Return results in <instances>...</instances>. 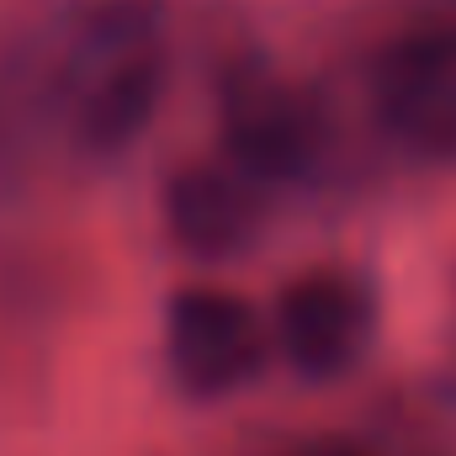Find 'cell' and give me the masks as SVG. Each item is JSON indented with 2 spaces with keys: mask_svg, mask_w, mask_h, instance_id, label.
I'll return each instance as SVG.
<instances>
[{
  "mask_svg": "<svg viewBox=\"0 0 456 456\" xmlns=\"http://www.w3.org/2000/svg\"><path fill=\"white\" fill-rule=\"evenodd\" d=\"M48 143L80 165H117L154 127L170 86L165 0H69L32 27Z\"/></svg>",
  "mask_w": 456,
  "mask_h": 456,
  "instance_id": "1",
  "label": "cell"
},
{
  "mask_svg": "<svg viewBox=\"0 0 456 456\" xmlns=\"http://www.w3.org/2000/svg\"><path fill=\"white\" fill-rule=\"evenodd\" d=\"M335 127L314 86L265 59H233L218 80V154L255 186H308L330 159Z\"/></svg>",
  "mask_w": 456,
  "mask_h": 456,
  "instance_id": "2",
  "label": "cell"
},
{
  "mask_svg": "<svg viewBox=\"0 0 456 456\" xmlns=\"http://www.w3.org/2000/svg\"><path fill=\"white\" fill-rule=\"evenodd\" d=\"M371 117L403 159L456 170V16L409 21L377 48Z\"/></svg>",
  "mask_w": 456,
  "mask_h": 456,
  "instance_id": "3",
  "label": "cell"
},
{
  "mask_svg": "<svg viewBox=\"0 0 456 456\" xmlns=\"http://www.w3.org/2000/svg\"><path fill=\"white\" fill-rule=\"evenodd\" d=\"M159 355L191 403H224L271 366L265 314L218 281H181L159 308Z\"/></svg>",
  "mask_w": 456,
  "mask_h": 456,
  "instance_id": "4",
  "label": "cell"
},
{
  "mask_svg": "<svg viewBox=\"0 0 456 456\" xmlns=\"http://www.w3.org/2000/svg\"><path fill=\"white\" fill-rule=\"evenodd\" d=\"M382 324V303L371 292V281L350 265H314L297 271L276 303H271V355L297 371L303 382H340L350 377Z\"/></svg>",
  "mask_w": 456,
  "mask_h": 456,
  "instance_id": "5",
  "label": "cell"
},
{
  "mask_svg": "<svg viewBox=\"0 0 456 456\" xmlns=\"http://www.w3.org/2000/svg\"><path fill=\"white\" fill-rule=\"evenodd\" d=\"M159 224L165 239L202 265H224L249 255L265 224H271V191L255 186L239 165H228L224 154H197L181 159L165 186H159Z\"/></svg>",
  "mask_w": 456,
  "mask_h": 456,
  "instance_id": "6",
  "label": "cell"
},
{
  "mask_svg": "<svg viewBox=\"0 0 456 456\" xmlns=\"http://www.w3.org/2000/svg\"><path fill=\"white\" fill-rule=\"evenodd\" d=\"M308 456H371V452H361V446H319V452H308Z\"/></svg>",
  "mask_w": 456,
  "mask_h": 456,
  "instance_id": "7",
  "label": "cell"
}]
</instances>
